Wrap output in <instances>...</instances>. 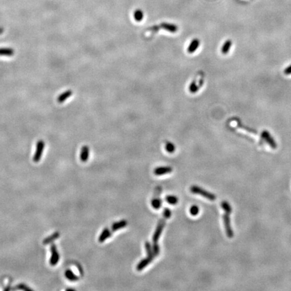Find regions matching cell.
Returning <instances> with one entry per match:
<instances>
[{
	"mask_svg": "<svg viewBox=\"0 0 291 291\" xmlns=\"http://www.w3.org/2000/svg\"><path fill=\"white\" fill-rule=\"evenodd\" d=\"M221 206L223 208V210L225 211V212L229 213V214H230L233 212V208L230 206V205L229 204V202H227L226 201H224L222 202L221 204Z\"/></svg>",
	"mask_w": 291,
	"mask_h": 291,
	"instance_id": "obj_20",
	"label": "cell"
},
{
	"mask_svg": "<svg viewBox=\"0 0 291 291\" xmlns=\"http://www.w3.org/2000/svg\"><path fill=\"white\" fill-rule=\"evenodd\" d=\"M261 137L263 139L267 142L271 148L273 149H276L277 148V144H276V142L273 139V138L271 136L270 134H269L268 131L264 130L261 133Z\"/></svg>",
	"mask_w": 291,
	"mask_h": 291,
	"instance_id": "obj_7",
	"label": "cell"
},
{
	"mask_svg": "<svg viewBox=\"0 0 291 291\" xmlns=\"http://www.w3.org/2000/svg\"><path fill=\"white\" fill-rule=\"evenodd\" d=\"M165 200H166V201H167L168 203L171 204H173V205L177 204V203H178V201H179L178 198H177L176 196H166V198H165Z\"/></svg>",
	"mask_w": 291,
	"mask_h": 291,
	"instance_id": "obj_23",
	"label": "cell"
},
{
	"mask_svg": "<svg viewBox=\"0 0 291 291\" xmlns=\"http://www.w3.org/2000/svg\"><path fill=\"white\" fill-rule=\"evenodd\" d=\"M165 149L166 152H168L169 153H173L175 150V146L174 144L170 142H167L165 144Z\"/></svg>",
	"mask_w": 291,
	"mask_h": 291,
	"instance_id": "obj_22",
	"label": "cell"
},
{
	"mask_svg": "<svg viewBox=\"0 0 291 291\" xmlns=\"http://www.w3.org/2000/svg\"><path fill=\"white\" fill-rule=\"evenodd\" d=\"M65 276H66V277L70 280V281H72V282L77 281V280L79 279V278L76 275H75V274H74L72 270H70V269H67L65 272Z\"/></svg>",
	"mask_w": 291,
	"mask_h": 291,
	"instance_id": "obj_17",
	"label": "cell"
},
{
	"mask_svg": "<svg viewBox=\"0 0 291 291\" xmlns=\"http://www.w3.org/2000/svg\"><path fill=\"white\" fill-rule=\"evenodd\" d=\"M159 28H161L162 29H165L167 31L171 32L172 33H175L176 32L179 30V28L177 25L174 24H170V23H166V22H163L162 24H160V26H154L152 29H157L158 30Z\"/></svg>",
	"mask_w": 291,
	"mask_h": 291,
	"instance_id": "obj_5",
	"label": "cell"
},
{
	"mask_svg": "<svg viewBox=\"0 0 291 291\" xmlns=\"http://www.w3.org/2000/svg\"><path fill=\"white\" fill-rule=\"evenodd\" d=\"M284 73H285V74H286V75H290L291 74V65H290L289 66H288L286 67V68L285 69V70H284Z\"/></svg>",
	"mask_w": 291,
	"mask_h": 291,
	"instance_id": "obj_30",
	"label": "cell"
},
{
	"mask_svg": "<svg viewBox=\"0 0 291 291\" xmlns=\"http://www.w3.org/2000/svg\"><path fill=\"white\" fill-rule=\"evenodd\" d=\"M145 247H146V252L148 253V256L154 258V255L153 250H152V248L151 247L150 243L149 242L146 243H145Z\"/></svg>",
	"mask_w": 291,
	"mask_h": 291,
	"instance_id": "obj_21",
	"label": "cell"
},
{
	"mask_svg": "<svg viewBox=\"0 0 291 291\" xmlns=\"http://www.w3.org/2000/svg\"><path fill=\"white\" fill-rule=\"evenodd\" d=\"M127 225V221H126V220H123V221H121L119 222H115L114 223V224H113L111 226V230H112V231H115V230H117L124 228V227H126Z\"/></svg>",
	"mask_w": 291,
	"mask_h": 291,
	"instance_id": "obj_14",
	"label": "cell"
},
{
	"mask_svg": "<svg viewBox=\"0 0 291 291\" xmlns=\"http://www.w3.org/2000/svg\"><path fill=\"white\" fill-rule=\"evenodd\" d=\"M162 205V201L161 200V199L159 198H154L152 200V206L153 207L154 209H159L161 207Z\"/></svg>",
	"mask_w": 291,
	"mask_h": 291,
	"instance_id": "obj_24",
	"label": "cell"
},
{
	"mask_svg": "<svg viewBox=\"0 0 291 291\" xmlns=\"http://www.w3.org/2000/svg\"><path fill=\"white\" fill-rule=\"evenodd\" d=\"M51 257L50 259V261L49 262H50V264L52 266H54L58 263V261H59V258H60V255L58 253V249H57V247L55 244L51 245Z\"/></svg>",
	"mask_w": 291,
	"mask_h": 291,
	"instance_id": "obj_4",
	"label": "cell"
},
{
	"mask_svg": "<svg viewBox=\"0 0 291 291\" xmlns=\"http://www.w3.org/2000/svg\"><path fill=\"white\" fill-rule=\"evenodd\" d=\"M231 45H232V41L230 40H227L225 42V43L223 44L222 47V49H221V51H222V53H223V54L225 55V54H227V53H229L230 49V47H231Z\"/></svg>",
	"mask_w": 291,
	"mask_h": 291,
	"instance_id": "obj_18",
	"label": "cell"
},
{
	"mask_svg": "<svg viewBox=\"0 0 291 291\" xmlns=\"http://www.w3.org/2000/svg\"><path fill=\"white\" fill-rule=\"evenodd\" d=\"M200 45V41L197 38H195V39L191 41L189 45L187 47V52L189 53H193L196 51L199 46Z\"/></svg>",
	"mask_w": 291,
	"mask_h": 291,
	"instance_id": "obj_9",
	"label": "cell"
},
{
	"mask_svg": "<svg viewBox=\"0 0 291 291\" xmlns=\"http://www.w3.org/2000/svg\"><path fill=\"white\" fill-rule=\"evenodd\" d=\"M173 171V169L170 166H160L156 168L154 170V174L155 175H163L165 174L170 173Z\"/></svg>",
	"mask_w": 291,
	"mask_h": 291,
	"instance_id": "obj_8",
	"label": "cell"
},
{
	"mask_svg": "<svg viewBox=\"0 0 291 291\" xmlns=\"http://www.w3.org/2000/svg\"><path fill=\"white\" fill-rule=\"evenodd\" d=\"M165 225V220H161V221L159 222L158 225L157 227V229H156L155 232L154 233L153 237H152V241H153V243H157L158 241L161 237V233L162 232V230L164 229V226Z\"/></svg>",
	"mask_w": 291,
	"mask_h": 291,
	"instance_id": "obj_6",
	"label": "cell"
},
{
	"mask_svg": "<svg viewBox=\"0 0 291 291\" xmlns=\"http://www.w3.org/2000/svg\"><path fill=\"white\" fill-rule=\"evenodd\" d=\"M199 212H200V209H199L197 205H193L190 208V214L192 216L197 215Z\"/></svg>",
	"mask_w": 291,
	"mask_h": 291,
	"instance_id": "obj_26",
	"label": "cell"
},
{
	"mask_svg": "<svg viewBox=\"0 0 291 291\" xmlns=\"http://www.w3.org/2000/svg\"><path fill=\"white\" fill-rule=\"evenodd\" d=\"M152 260H153V257H148L147 258H145L144 259V260H142L139 264H138L137 265V269H138V271H141V270H142V269L145 268V267H146V266L150 263V262L152 261Z\"/></svg>",
	"mask_w": 291,
	"mask_h": 291,
	"instance_id": "obj_10",
	"label": "cell"
},
{
	"mask_svg": "<svg viewBox=\"0 0 291 291\" xmlns=\"http://www.w3.org/2000/svg\"><path fill=\"white\" fill-rule=\"evenodd\" d=\"M72 95V90H66L64 93H63L62 94H60L58 98V102L59 103H62V102L66 101L67 98L70 97Z\"/></svg>",
	"mask_w": 291,
	"mask_h": 291,
	"instance_id": "obj_13",
	"label": "cell"
},
{
	"mask_svg": "<svg viewBox=\"0 0 291 291\" xmlns=\"http://www.w3.org/2000/svg\"><path fill=\"white\" fill-rule=\"evenodd\" d=\"M14 54V49L12 48H0V56H12Z\"/></svg>",
	"mask_w": 291,
	"mask_h": 291,
	"instance_id": "obj_16",
	"label": "cell"
},
{
	"mask_svg": "<svg viewBox=\"0 0 291 291\" xmlns=\"http://www.w3.org/2000/svg\"><path fill=\"white\" fill-rule=\"evenodd\" d=\"M89 148L87 146H84L81 149L80 152V160L82 162H86L88 161L89 157Z\"/></svg>",
	"mask_w": 291,
	"mask_h": 291,
	"instance_id": "obj_11",
	"label": "cell"
},
{
	"mask_svg": "<svg viewBox=\"0 0 291 291\" xmlns=\"http://www.w3.org/2000/svg\"><path fill=\"white\" fill-rule=\"evenodd\" d=\"M229 214H229V213L225 212V214H223V221H224L225 228L227 236H228L229 238H233L234 236V233L231 225H230V219Z\"/></svg>",
	"mask_w": 291,
	"mask_h": 291,
	"instance_id": "obj_2",
	"label": "cell"
},
{
	"mask_svg": "<svg viewBox=\"0 0 291 291\" xmlns=\"http://www.w3.org/2000/svg\"><path fill=\"white\" fill-rule=\"evenodd\" d=\"M111 233L112 232L108 228L105 229L103 230V231L101 233V235L99 236V238H98L99 242L102 243V242H104V241L106 239H107L108 238H109V237H111Z\"/></svg>",
	"mask_w": 291,
	"mask_h": 291,
	"instance_id": "obj_12",
	"label": "cell"
},
{
	"mask_svg": "<svg viewBox=\"0 0 291 291\" xmlns=\"http://www.w3.org/2000/svg\"><path fill=\"white\" fill-rule=\"evenodd\" d=\"M59 236H60V233H58V232H55V233H53V235H51V236H49V237H47L46 239H45L43 240V241H42V243H43L44 245H47L49 243H51L53 242V241H54L57 239H58Z\"/></svg>",
	"mask_w": 291,
	"mask_h": 291,
	"instance_id": "obj_15",
	"label": "cell"
},
{
	"mask_svg": "<svg viewBox=\"0 0 291 291\" xmlns=\"http://www.w3.org/2000/svg\"><path fill=\"white\" fill-rule=\"evenodd\" d=\"M190 190L193 193L200 195V196H203L205 198H207L208 200H210V201H214L216 199V196H215L214 193L209 192V191L205 190L204 189H202V188L200 187H198V186H196V185H193V186L191 187Z\"/></svg>",
	"mask_w": 291,
	"mask_h": 291,
	"instance_id": "obj_1",
	"label": "cell"
},
{
	"mask_svg": "<svg viewBox=\"0 0 291 291\" xmlns=\"http://www.w3.org/2000/svg\"><path fill=\"white\" fill-rule=\"evenodd\" d=\"M199 88H200V87H199V86H197L196 80H193V82L191 83L189 86V91L191 93H196L199 90Z\"/></svg>",
	"mask_w": 291,
	"mask_h": 291,
	"instance_id": "obj_25",
	"label": "cell"
},
{
	"mask_svg": "<svg viewBox=\"0 0 291 291\" xmlns=\"http://www.w3.org/2000/svg\"><path fill=\"white\" fill-rule=\"evenodd\" d=\"M134 18L137 22H140L144 18V13L141 10L138 9L134 12Z\"/></svg>",
	"mask_w": 291,
	"mask_h": 291,
	"instance_id": "obj_19",
	"label": "cell"
},
{
	"mask_svg": "<svg viewBox=\"0 0 291 291\" xmlns=\"http://www.w3.org/2000/svg\"><path fill=\"white\" fill-rule=\"evenodd\" d=\"M16 289H22V290H31L30 288H28V287L27 286H26L25 285H24V284H20V285H18V286L16 287Z\"/></svg>",
	"mask_w": 291,
	"mask_h": 291,
	"instance_id": "obj_29",
	"label": "cell"
},
{
	"mask_svg": "<svg viewBox=\"0 0 291 291\" xmlns=\"http://www.w3.org/2000/svg\"><path fill=\"white\" fill-rule=\"evenodd\" d=\"M45 148V142L42 140H39L37 143V148H36V151H35V153L33 157V161L35 162H38L40 161V159L42 157V152H43Z\"/></svg>",
	"mask_w": 291,
	"mask_h": 291,
	"instance_id": "obj_3",
	"label": "cell"
},
{
	"mask_svg": "<svg viewBox=\"0 0 291 291\" xmlns=\"http://www.w3.org/2000/svg\"><path fill=\"white\" fill-rule=\"evenodd\" d=\"M153 247V248H152V250H153V253H154V256H158V254H159V252H160V248H159V246H158V245L157 244V243H154L153 247Z\"/></svg>",
	"mask_w": 291,
	"mask_h": 291,
	"instance_id": "obj_27",
	"label": "cell"
},
{
	"mask_svg": "<svg viewBox=\"0 0 291 291\" xmlns=\"http://www.w3.org/2000/svg\"><path fill=\"white\" fill-rule=\"evenodd\" d=\"M163 214H164L165 218L168 219L171 216V212L169 208H165L164 210V212H163Z\"/></svg>",
	"mask_w": 291,
	"mask_h": 291,
	"instance_id": "obj_28",
	"label": "cell"
}]
</instances>
